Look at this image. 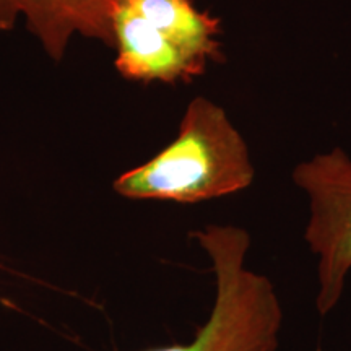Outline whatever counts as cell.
<instances>
[{
	"label": "cell",
	"mask_w": 351,
	"mask_h": 351,
	"mask_svg": "<svg viewBox=\"0 0 351 351\" xmlns=\"http://www.w3.org/2000/svg\"><path fill=\"white\" fill-rule=\"evenodd\" d=\"M256 178L249 145L225 109L197 96L187 104L179 132L147 163L114 179L129 200L200 204L251 187Z\"/></svg>",
	"instance_id": "1"
},
{
	"label": "cell",
	"mask_w": 351,
	"mask_h": 351,
	"mask_svg": "<svg viewBox=\"0 0 351 351\" xmlns=\"http://www.w3.org/2000/svg\"><path fill=\"white\" fill-rule=\"evenodd\" d=\"M191 238L212 262L215 300L189 343L147 351H276L283 307L267 275L247 265L251 234L234 225H207Z\"/></svg>",
	"instance_id": "2"
},
{
	"label": "cell",
	"mask_w": 351,
	"mask_h": 351,
	"mask_svg": "<svg viewBox=\"0 0 351 351\" xmlns=\"http://www.w3.org/2000/svg\"><path fill=\"white\" fill-rule=\"evenodd\" d=\"M221 20L195 0H119L112 15L114 67L140 83H187L223 62Z\"/></svg>",
	"instance_id": "3"
},
{
	"label": "cell",
	"mask_w": 351,
	"mask_h": 351,
	"mask_svg": "<svg viewBox=\"0 0 351 351\" xmlns=\"http://www.w3.org/2000/svg\"><path fill=\"white\" fill-rule=\"evenodd\" d=\"M293 182L307 199L304 241L317 257L315 309L328 315L351 274V156L341 147L301 161Z\"/></svg>",
	"instance_id": "4"
},
{
	"label": "cell",
	"mask_w": 351,
	"mask_h": 351,
	"mask_svg": "<svg viewBox=\"0 0 351 351\" xmlns=\"http://www.w3.org/2000/svg\"><path fill=\"white\" fill-rule=\"evenodd\" d=\"M119 0H0V33L19 20L52 62L59 64L73 38L112 47V15Z\"/></svg>",
	"instance_id": "5"
}]
</instances>
